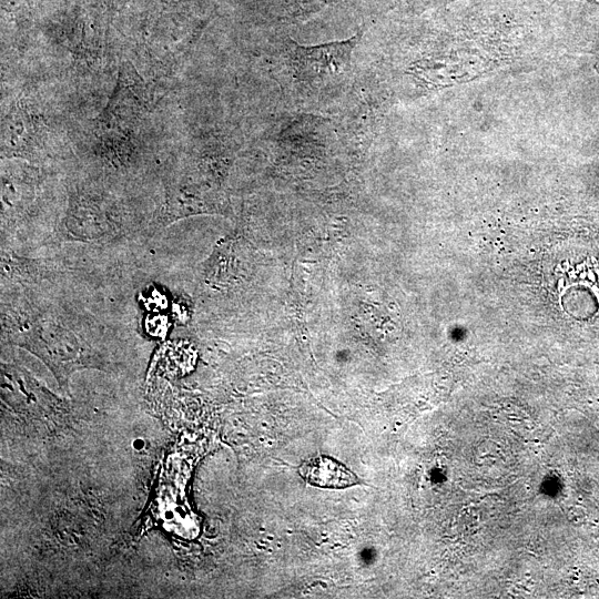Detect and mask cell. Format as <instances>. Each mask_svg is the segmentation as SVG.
<instances>
[{
  "mask_svg": "<svg viewBox=\"0 0 599 599\" xmlns=\"http://www.w3.org/2000/svg\"><path fill=\"white\" fill-rule=\"evenodd\" d=\"M299 474L304 481L320 489L342 490L360 483L347 466L324 455L303 463Z\"/></svg>",
  "mask_w": 599,
  "mask_h": 599,
  "instance_id": "obj_4",
  "label": "cell"
},
{
  "mask_svg": "<svg viewBox=\"0 0 599 599\" xmlns=\"http://www.w3.org/2000/svg\"><path fill=\"white\" fill-rule=\"evenodd\" d=\"M28 116L22 109L13 111L7 117L6 126L4 127V146L6 150L13 151V154L23 155L28 152L30 146H33V133L28 130L32 126V121L27 124Z\"/></svg>",
  "mask_w": 599,
  "mask_h": 599,
  "instance_id": "obj_5",
  "label": "cell"
},
{
  "mask_svg": "<svg viewBox=\"0 0 599 599\" xmlns=\"http://www.w3.org/2000/svg\"><path fill=\"white\" fill-rule=\"evenodd\" d=\"M360 35L344 42L319 46L290 43L289 56L294 75L306 83H319L343 77L351 69L352 55Z\"/></svg>",
  "mask_w": 599,
  "mask_h": 599,
  "instance_id": "obj_2",
  "label": "cell"
},
{
  "mask_svg": "<svg viewBox=\"0 0 599 599\" xmlns=\"http://www.w3.org/2000/svg\"><path fill=\"white\" fill-rule=\"evenodd\" d=\"M3 326L6 341L43 361L68 394L75 372L108 365L100 324L71 304L26 297L3 311Z\"/></svg>",
  "mask_w": 599,
  "mask_h": 599,
  "instance_id": "obj_1",
  "label": "cell"
},
{
  "mask_svg": "<svg viewBox=\"0 0 599 599\" xmlns=\"http://www.w3.org/2000/svg\"><path fill=\"white\" fill-rule=\"evenodd\" d=\"M120 222L99 202L80 196L71 199L65 221V233L77 241H103L120 233Z\"/></svg>",
  "mask_w": 599,
  "mask_h": 599,
  "instance_id": "obj_3",
  "label": "cell"
},
{
  "mask_svg": "<svg viewBox=\"0 0 599 599\" xmlns=\"http://www.w3.org/2000/svg\"><path fill=\"white\" fill-rule=\"evenodd\" d=\"M596 2H599V0H596Z\"/></svg>",
  "mask_w": 599,
  "mask_h": 599,
  "instance_id": "obj_6",
  "label": "cell"
}]
</instances>
